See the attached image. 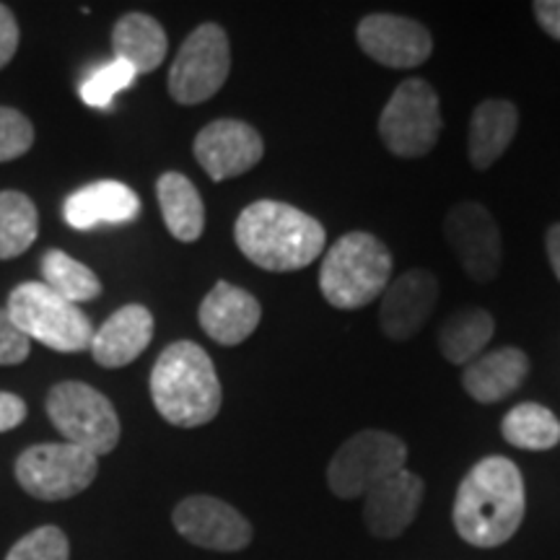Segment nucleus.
Wrapping results in <instances>:
<instances>
[{
	"label": "nucleus",
	"mask_w": 560,
	"mask_h": 560,
	"mask_svg": "<svg viewBox=\"0 0 560 560\" xmlns=\"http://www.w3.org/2000/svg\"><path fill=\"white\" fill-rule=\"evenodd\" d=\"M527 511L520 467L509 457L480 459L454 495V529L472 548H499L516 535Z\"/></svg>",
	"instance_id": "f257e3e1"
},
{
	"label": "nucleus",
	"mask_w": 560,
	"mask_h": 560,
	"mask_svg": "<svg viewBox=\"0 0 560 560\" xmlns=\"http://www.w3.org/2000/svg\"><path fill=\"white\" fill-rule=\"evenodd\" d=\"M236 247L252 265L268 272L304 270L325 252V226L296 206L257 200L234 223Z\"/></svg>",
	"instance_id": "f03ea898"
},
{
	"label": "nucleus",
	"mask_w": 560,
	"mask_h": 560,
	"mask_svg": "<svg viewBox=\"0 0 560 560\" xmlns=\"http://www.w3.org/2000/svg\"><path fill=\"white\" fill-rule=\"evenodd\" d=\"M151 400L159 416L177 429H198L219 416L223 389L213 361L192 340L161 350L151 371Z\"/></svg>",
	"instance_id": "7ed1b4c3"
},
{
	"label": "nucleus",
	"mask_w": 560,
	"mask_h": 560,
	"mask_svg": "<svg viewBox=\"0 0 560 560\" xmlns=\"http://www.w3.org/2000/svg\"><path fill=\"white\" fill-rule=\"evenodd\" d=\"M392 280V252L369 231H350L327 249L319 291L335 310L355 312L384 293Z\"/></svg>",
	"instance_id": "20e7f679"
},
{
	"label": "nucleus",
	"mask_w": 560,
	"mask_h": 560,
	"mask_svg": "<svg viewBox=\"0 0 560 560\" xmlns=\"http://www.w3.org/2000/svg\"><path fill=\"white\" fill-rule=\"evenodd\" d=\"M5 312L30 342L37 340L58 353H81L94 338V325L81 306L58 296L42 280L16 285L5 304Z\"/></svg>",
	"instance_id": "39448f33"
},
{
	"label": "nucleus",
	"mask_w": 560,
	"mask_h": 560,
	"mask_svg": "<svg viewBox=\"0 0 560 560\" xmlns=\"http://www.w3.org/2000/svg\"><path fill=\"white\" fill-rule=\"evenodd\" d=\"M47 416L68 444L102 457L120 444V416L115 405L83 382L55 384L47 395Z\"/></svg>",
	"instance_id": "423d86ee"
},
{
	"label": "nucleus",
	"mask_w": 560,
	"mask_h": 560,
	"mask_svg": "<svg viewBox=\"0 0 560 560\" xmlns=\"http://www.w3.org/2000/svg\"><path fill=\"white\" fill-rule=\"evenodd\" d=\"M444 120L436 89L423 79H408L392 91L380 115V138L389 153L420 159L439 143Z\"/></svg>",
	"instance_id": "0eeeda50"
},
{
	"label": "nucleus",
	"mask_w": 560,
	"mask_h": 560,
	"mask_svg": "<svg viewBox=\"0 0 560 560\" xmlns=\"http://www.w3.org/2000/svg\"><path fill=\"white\" fill-rule=\"evenodd\" d=\"M408 446L395 433L363 429L338 446L327 467V486L338 499H359L382 480L405 470Z\"/></svg>",
	"instance_id": "6e6552de"
},
{
	"label": "nucleus",
	"mask_w": 560,
	"mask_h": 560,
	"mask_svg": "<svg viewBox=\"0 0 560 560\" xmlns=\"http://www.w3.org/2000/svg\"><path fill=\"white\" fill-rule=\"evenodd\" d=\"M19 486L39 501H66L86 490L100 472V457L68 444H37L16 459Z\"/></svg>",
	"instance_id": "1a4fd4ad"
},
{
	"label": "nucleus",
	"mask_w": 560,
	"mask_h": 560,
	"mask_svg": "<svg viewBox=\"0 0 560 560\" xmlns=\"http://www.w3.org/2000/svg\"><path fill=\"white\" fill-rule=\"evenodd\" d=\"M231 73L229 34L219 24H200L182 42L170 68V94L177 104L192 107L213 100Z\"/></svg>",
	"instance_id": "9d476101"
},
{
	"label": "nucleus",
	"mask_w": 560,
	"mask_h": 560,
	"mask_svg": "<svg viewBox=\"0 0 560 560\" xmlns=\"http://www.w3.org/2000/svg\"><path fill=\"white\" fill-rule=\"evenodd\" d=\"M444 236L475 283L495 280L503 265V240L493 213L482 202H457L444 219Z\"/></svg>",
	"instance_id": "9b49d317"
},
{
	"label": "nucleus",
	"mask_w": 560,
	"mask_h": 560,
	"mask_svg": "<svg viewBox=\"0 0 560 560\" xmlns=\"http://www.w3.org/2000/svg\"><path fill=\"white\" fill-rule=\"evenodd\" d=\"M192 153L210 179L223 182L255 170L265 156V140L249 122L223 117L198 132Z\"/></svg>",
	"instance_id": "f8f14e48"
},
{
	"label": "nucleus",
	"mask_w": 560,
	"mask_h": 560,
	"mask_svg": "<svg viewBox=\"0 0 560 560\" xmlns=\"http://www.w3.org/2000/svg\"><path fill=\"white\" fill-rule=\"evenodd\" d=\"M174 527L187 542L206 550L240 552L255 537L252 524L226 501L213 495H190L172 511Z\"/></svg>",
	"instance_id": "ddd939ff"
},
{
	"label": "nucleus",
	"mask_w": 560,
	"mask_h": 560,
	"mask_svg": "<svg viewBox=\"0 0 560 560\" xmlns=\"http://www.w3.org/2000/svg\"><path fill=\"white\" fill-rule=\"evenodd\" d=\"M355 39L361 50L384 68H418L433 52L431 32L416 19L397 16V13H371L361 19Z\"/></svg>",
	"instance_id": "4468645a"
},
{
	"label": "nucleus",
	"mask_w": 560,
	"mask_h": 560,
	"mask_svg": "<svg viewBox=\"0 0 560 560\" xmlns=\"http://www.w3.org/2000/svg\"><path fill=\"white\" fill-rule=\"evenodd\" d=\"M439 304V280L431 270L416 268L389 280L382 293L380 325L389 340L405 342L423 330Z\"/></svg>",
	"instance_id": "2eb2a0df"
},
{
	"label": "nucleus",
	"mask_w": 560,
	"mask_h": 560,
	"mask_svg": "<svg viewBox=\"0 0 560 560\" xmlns=\"http://www.w3.org/2000/svg\"><path fill=\"white\" fill-rule=\"evenodd\" d=\"M423 480L416 472L400 470L382 480L363 495V522L369 532L380 540L400 537L416 522L420 503H423Z\"/></svg>",
	"instance_id": "dca6fc26"
},
{
	"label": "nucleus",
	"mask_w": 560,
	"mask_h": 560,
	"mask_svg": "<svg viewBox=\"0 0 560 560\" xmlns=\"http://www.w3.org/2000/svg\"><path fill=\"white\" fill-rule=\"evenodd\" d=\"M198 319L202 332L213 342L242 346L260 327L262 306L249 291L229 283V280H219L202 299Z\"/></svg>",
	"instance_id": "f3484780"
},
{
	"label": "nucleus",
	"mask_w": 560,
	"mask_h": 560,
	"mask_svg": "<svg viewBox=\"0 0 560 560\" xmlns=\"http://www.w3.org/2000/svg\"><path fill=\"white\" fill-rule=\"evenodd\" d=\"M153 314L143 304H128L117 310L91 338V355L104 369L128 366L151 346Z\"/></svg>",
	"instance_id": "a211bd4d"
},
{
	"label": "nucleus",
	"mask_w": 560,
	"mask_h": 560,
	"mask_svg": "<svg viewBox=\"0 0 560 560\" xmlns=\"http://www.w3.org/2000/svg\"><path fill=\"white\" fill-rule=\"evenodd\" d=\"M140 213V198L125 182L102 179L75 190L62 206L68 226L89 231L102 223H128Z\"/></svg>",
	"instance_id": "6ab92c4d"
},
{
	"label": "nucleus",
	"mask_w": 560,
	"mask_h": 560,
	"mask_svg": "<svg viewBox=\"0 0 560 560\" xmlns=\"http://www.w3.org/2000/svg\"><path fill=\"white\" fill-rule=\"evenodd\" d=\"M529 376V355L522 348H499L482 353L462 371V389L480 405L506 400Z\"/></svg>",
	"instance_id": "aec40b11"
},
{
	"label": "nucleus",
	"mask_w": 560,
	"mask_h": 560,
	"mask_svg": "<svg viewBox=\"0 0 560 560\" xmlns=\"http://www.w3.org/2000/svg\"><path fill=\"white\" fill-rule=\"evenodd\" d=\"M520 130V109L509 100H486L470 117L467 153L478 172H486L499 161Z\"/></svg>",
	"instance_id": "412c9836"
},
{
	"label": "nucleus",
	"mask_w": 560,
	"mask_h": 560,
	"mask_svg": "<svg viewBox=\"0 0 560 560\" xmlns=\"http://www.w3.org/2000/svg\"><path fill=\"white\" fill-rule=\"evenodd\" d=\"M112 50L117 60H125L136 73H151L166 58L170 39L164 26L149 13H125L112 30Z\"/></svg>",
	"instance_id": "4be33fe9"
},
{
	"label": "nucleus",
	"mask_w": 560,
	"mask_h": 560,
	"mask_svg": "<svg viewBox=\"0 0 560 560\" xmlns=\"http://www.w3.org/2000/svg\"><path fill=\"white\" fill-rule=\"evenodd\" d=\"M156 198L161 219L174 240L182 244L198 242L206 231V206H202L198 187L185 174L166 172L156 182Z\"/></svg>",
	"instance_id": "5701e85b"
},
{
	"label": "nucleus",
	"mask_w": 560,
	"mask_h": 560,
	"mask_svg": "<svg viewBox=\"0 0 560 560\" xmlns=\"http://www.w3.org/2000/svg\"><path fill=\"white\" fill-rule=\"evenodd\" d=\"M495 319L493 314L480 306H467L441 322L439 327V350L454 366H470L480 359L482 350L493 340Z\"/></svg>",
	"instance_id": "b1692460"
},
{
	"label": "nucleus",
	"mask_w": 560,
	"mask_h": 560,
	"mask_svg": "<svg viewBox=\"0 0 560 560\" xmlns=\"http://www.w3.org/2000/svg\"><path fill=\"white\" fill-rule=\"evenodd\" d=\"M501 436L516 450L548 452L560 444V420L540 402H520L503 416Z\"/></svg>",
	"instance_id": "393cba45"
},
{
	"label": "nucleus",
	"mask_w": 560,
	"mask_h": 560,
	"mask_svg": "<svg viewBox=\"0 0 560 560\" xmlns=\"http://www.w3.org/2000/svg\"><path fill=\"white\" fill-rule=\"evenodd\" d=\"M42 283L52 289L70 304L79 306L81 301H94L102 296V280L89 265H83L62 249H47L39 262Z\"/></svg>",
	"instance_id": "a878e982"
},
{
	"label": "nucleus",
	"mask_w": 560,
	"mask_h": 560,
	"mask_svg": "<svg viewBox=\"0 0 560 560\" xmlns=\"http://www.w3.org/2000/svg\"><path fill=\"white\" fill-rule=\"evenodd\" d=\"M39 213L24 192H0V260L24 255L37 242Z\"/></svg>",
	"instance_id": "bb28decb"
},
{
	"label": "nucleus",
	"mask_w": 560,
	"mask_h": 560,
	"mask_svg": "<svg viewBox=\"0 0 560 560\" xmlns=\"http://www.w3.org/2000/svg\"><path fill=\"white\" fill-rule=\"evenodd\" d=\"M136 79H138L136 70H132L125 60L115 58L112 62H107V66L94 70V73L81 83L79 96L83 104H89V107L109 109L112 102H115V96L120 94L122 89H130L132 83H136Z\"/></svg>",
	"instance_id": "cd10ccee"
},
{
	"label": "nucleus",
	"mask_w": 560,
	"mask_h": 560,
	"mask_svg": "<svg viewBox=\"0 0 560 560\" xmlns=\"http://www.w3.org/2000/svg\"><path fill=\"white\" fill-rule=\"evenodd\" d=\"M70 545L66 532L60 527H39L24 535L21 540L9 550L5 560H68Z\"/></svg>",
	"instance_id": "c85d7f7f"
},
{
	"label": "nucleus",
	"mask_w": 560,
	"mask_h": 560,
	"mask_svg": "<svg viewBox=\"0 0 560 560\" xmlns=\"http://www.w3.org/2000/svg\"><path fill=\"white\" fill-rule=\"evenodd\" d=\"M34 145V125L19 109L0 107V161L24 156Z\"/></svg>",
	"instance_id": "c756f323"
},
{
	"label": "nucleus",
	"mask_w": 560,
	"mask_h": 560,
	"mask_svg": "<svg viewBox=\"0 0 560 560\" xmlns=\"http://www.w3.org/2000/svg\"><path fill=\"white\" fill-rule=\"evenodd\" d=\"M32 342L13 325L5 306H0V366H16L30 359Z\"/></svg>",
	"instance_id": "7c9ffc66"
},
{
	"label": "nucleus",
	"mask_w": 560,
	"mask_h": 560,
	"mask_svg": "<svg viewBox=\"0 0 560 560\" xmlns=\"http://www.w3.org/2000/svg\"><path fill=\"white\" fill-rule=\"evenodd\" d=\"M19 21L9 5L0 3V68H5L19 50Z\"/></svg>",
	"instance_id": "2f4dec72"
},
{
	"label": "nucleus",
	"mask_w": 560,
	"mask_h": 560,
	"mask_svg": "<svg viewBox=\"0 0 560 560\" xmlns=\"http://www.w3.org/2000/svg\"><path fill=\"white\" fill-rule=\"evenodd\" d=\"M26 402L13 392H0V433L13 431L24 423Z\"/></svg>",
	"instance_id": "473e14b6"
},
{
	"label": "nucleus",
	"mask_w": 560,
	"mask_h": 560,
	"mask_svg": "<svg viewBox=\"0 0 560 560\" xmlns=\"http://www.w3.org/2000/svg\"><path fill=\"white\" fill-rule=\"evenodd\" d=\"M532 9H535V19L542 32L560 42V0H537Z\"/></svg>",
	"instance_id": "72a5a7b5"
},
{
	"label": "nucleus",
	"mask_w": 560,
	"mask_h": 560,
	"mask_svg": "<svg viewBox=\"0 0 560 560\" xmlns=\"http://www.w3.org/2000/svg\"><path fill=\"white\" fill-rule=\"evenodd\" d=\"M545 249H548V260L550 268L556 272V278L560 280V223H552L545 234Z\"/></svg>",
	"instance_id": "f704fd0d"
}]
</instances>
